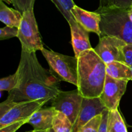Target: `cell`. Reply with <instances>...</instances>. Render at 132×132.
I'll return each mask as SVG.
<instances>
[{
    "mask_svg": "<svg viewBox=\"0 0 132 132\" xmlns=\"http://www.w3.org/2000/svg\"><path fill=\"white\" fill-rule=\"evenodd\" d=\"M110 111L106 109L102 113V120L99 132H108V120Z\"/></svg>",
    "mask_w": 132,
    "mask_h": 132,
    "instance_id": "484cf974",
    "label": "cell"
},
{
    "mask_svg": "<svg viewBox=\"0 0 132 132\" xmlns=\"http://www.w3.org/2000/svg\"><path fill=\"white\" fill-rule=\"evenodd\" d=\"M55 5L67 22L70 23L76 19L73 18L71 10L76 5L73 0H50Z\"/></svg>",
    "mask_w": 132,
    "mask_h": 132,
    "instance_id": "d6986e66",
    "label": "cell"
},
{
    "mask_svg": "<svg viewBox=\"0 0 132 132\" xmlns=\"http://www.w3.org/2000/svg\"><path fill=\"white\" fill-rule=\"evenodd\" d=\"M102 120V113L95 116L81 127L77 132H99Z\"/></svg>",
    "mask_w": 132,
    "mask_h": 132,
    "instance_id": "7402d4cb",
    "label": "cell"
},
{
    "mask_svg": "<svg viewBox=\"0 0 132 132\" xmlns=\"http://www.w3.org/2000/svg\"><path fill=\"white\" fill-rule=\"evenodd\" d=\"M50 101L48 99L27 101L17 103L0 118V128L15 122L28 120L34 112Z\"/></svg>",
    "mask_w": 132,
    "mask_h": 132,
    "instance_id": "52a82bcc",
    "label": "cell"
},
{
    "mask_svg": "<svg viewBox=\"0 0 132 132\" xmlns=\"http://www.w3.org/2000/svg\"><path fill=\"white\" fill-rule=\"evenodd\" d=\"M55 110L52 106L40 108L33 113L28 119L27 123L35 130H46L52 128V122Z\"/></svg>",
    "mask_w": 132,
    "mask_h": 132,
    "instance_id": "4fadbf2b",
    "label": "cell"
},
{
    "mask_svg": "<svg viewBox=\"0 0 132 132\" xmlns=\"http://www.w3.org/2000/svg\"><path fill=\"white\" fill-rule=\"evenodd\" d=\"M106 64L94 48L82 52L77 57V86L83 97H99L106 76Z\"/></svg>",
    "mask_w": 132,
    "mask_h": 132,
    "instance_id": "7a4b0ae2",
    "label": "cell"
},
{
    "mask_svg": "<svg viewBox=\"0 0 132 132\" xmlns=\"http://www.w3.org/2000/svg\"><path fill=\"white\" fill-rule=\"evenodd\" d=\"M128 81L125 79H116L106 75L103 92L99 96L106 109L109 111L118 109Z\"/></svg>",
    "mask_w": 132,
    "mask_h": 132,
    "instance_id": "9c48e42d",
    "label": "cell"
},
{
    "mask_svg": "<svg viewBox=\"0 0 132 132\" xmlns=\"http://www.w3.org/2000/svg\"><path fill=\"white\" fill-rule=\"evenodd\" d=\"M27 121L28 120H25V121L15 122L10 124V125H6V126L0 128V132H15L23 125L27 123Z\"/></svg>",
    "mask_w": 132,
    "mask_h": 132,
    "instance_id": "cb8c5ba5",
    "label": "cell"
},
{
    "mask_svg": "<svg viewBox=\"0 0 132 132\" xmlns=\"http://www.w3.org/2000/svg\"><path fill=\"white\" fill-rule=\"evenodd\" d=\"M73 125L65 114L55 110L52 122L55 132H72Z\"/></svg>",
    "mask_w": 132,
    "mask_h": 132,
    "instance_id": "ac0fdd59",
    "label": "cell"
},
{
    "mask_svg": "<svg viewBox=\"0 0 132 132\" xmlns=\"http://www.w3.org/2000/svg\"><path fill=\"white\" fill-rule=\"evenodd\" d=\"M16 72L18 83L15 89L9 92L5 100L9 103L41 99L52 101L61 91L59 87L60 79L41 66L36 52L21 50Z\"/></svg>",
    "mask_w": 132,
    "mask_h": 132,
    "instance_id": "6da1fadb",
    "label": "cell"
},
{
    "mask_svg": "<svg viewBox=\"0 0 132 132\" xmlns=\"http://www.w3.org/2000/svg\"><path fill=\"white\" fill-rule=\"evenodd\" d=\"M41 53L60 80L77 86V58L43 48Z\"/></svg>",
    "mask_w": 132,
    "mask_h": 132,
    "instance_id": "277c9868",
    "label": "cell"
},
{
    "mask_svg": "<svg viewBox=\"0 0 132 132\" xmlns=\"http://www.w3.org/2000/svg\"><path fill=\"white\" fill-rule=\"evenodd\" d=\"M108 132H128L126 124L118 109L110 111Z\"/></svg>",
    "mask_w": 132,
    "mask_h": 132,
    "instance_id": "2e32d148",
    "label": "cell"
},
{
    "mask_svg": "<svg viewBox=\"0 0 132 132\" xmlns=\"http://www.w3.org/2000/svg\"><path fill=\"white\" fill-rule=\"evenodd\" d=\"M106 109L100 97H83L81 110L76 122L72 128V132H77L81 127L87 123L95 116L101 114Z\"/></svg>",
    "mask_w": 132,
    "mask_h": 132,
    "instance_id": "30bf717a",
    "label": "cell"
},
{
    "mask_svg": "<svg viewBox=\"0 0 132 132\" xmlns=\"http://www.w3.org/2000/svg\"><path fill=\"white\" fill-rule=\"evenodd\" d=\"M125 63L129 66L132 65V43L126 44L123 48Z\"/></svg>",
    "mask_w": 132,
    "mask_h": 132,
    "instance_id": "d4e9b609",
    "label": "cell"
},
{
    "mask_svg": "<svg viewBox=\"0 0 132 132\" xmlns=\"http://www.w3.org/2000/svg\"><path fill=\"white\" fill-rule=\"evenodd\" d=\"M132 7V0H99L97 12L113 9L129 10Z\"/></svg>",
    "mask_w": 132,
    "mask_h": 132,
    "instance_id": "e0dca14e",
    "label": "cell"
},
{
    "mask_svg": "<svg viewBox=\"0 0 132 132\" xmlns=\"http://www.w3.org/2000/svg\"><path fill=\"white\" fill-rule=\"evenodd\" d=\"M126 44L114 36H103L99 37V43L94 50L106 64L113 61L125 63L123 48Z\"/></svg>",
    "mask_w": 132,
    "mask_h": 132,
    "instance_id": "ba28073f",
    "label": "cell"
},
{
    "mask_svg": "<svg viewBox=\"0 0 132 132\" xmlns=\"http://www.w3.org/2000/svg\"><path fill=\"white\" fill-rule=\"evenodd\" d=\"M18 83V74L15 72L13 75L3 77L0 80V91L10 92L17 87Z\"/></svg>",
    "mask_w": 132,
    "mask_h": 132,
    "instance_id": "ffe728a7",
    "label": "cell"
},
{
    "mask_svg": "<svg viewBox=\"0 0 132 132\" xmlns=\"http://www.w3.org/2000/svg\"><path fill=\"white\" fill-rule=\"evenodd\" d=\"M23 14L16 9L9 8L3 1H0V21L9 27L19 28Z\"/></svg>",
    "mask_w": 132,
    "mask_h": 132,
    "instance_id": "9a60e30c",
    "label": "cell"
},
{
    "mask_svg": "<svg viewBox=\"0 0 132 132\" xmlns=\"http://www.w3.org/2000/svg\"><path fill=\"white\" fill-rule=\"evenodd\" d=\"M18 32L19 28L17 27L6 26L1 28L0 29V40L3 41L14 37H18Z\"/></svg>",
    "mask_w": 132,
    "mask_h": 132,
    "instance_id": "603a6c76",
    "label": "cell"
},
{
    "mask_svg": "<svg viewBox=\"0 0 132 132\" xmlns=\"http://www.w3.org/2000/svg\"><path fill=\"white\" fill-rule=\"evenodd\" d=\"M128 16L130 18V20L132 21V7L128 10Z\"/></svg>",
    "mask_w": 132,
    "mask_h": 132,
    "instance_id": "4316f807",
    "label": "cell"
},
{
    "mask_svg": "<svg viewBox=\"0 0 132 132\" xmlns=\"http://www.w3.org/2000/svg\"><path fill=\"white\" fill-rule=\"evenodd\" d=\"M72 15L76 21L81 24L86 30L94 32L101 37L100 23L101 14L97 12H89L75 5L71 10Z\"/></svg>",
    "mask_w": 132,
    "mask_h": 132,
    "instance_id": "8fae6325",
    "label": "cell"
},
{
    "mask_svg": "<svg viewBox=\"0 0 132 132\" xmlns=\"http://www.w3.org/2000/svg\"><path fill=\"white\" fill-rule=\"evenodd\" d=\"M99 14L101 17V37L114 36L127 44L132 43V21L128 16V10L113 9Z\"/></svg>",
    "mask_w": 132,
    "mask_h": 132,
    "instance_id": "3957f363",
    "label": "cell"
},
{
    "mask_svg": "<svg viewBox=\"0 0 132 132\" xmlns=\"http://www.w3.org/2000/svg\"><path fill=\"white\" fill-rule=\"evenodd\" d=\"M130 67H131V71H132V65H131V66H130ZM131 81H132V80H131Z\"/></svg>",
    "mask_w": 132,
    "mask_h": 132,
    "instance_id": "f546056e",
    "label": "cell"
},
{
    "mask_svg": "<svg viewBox=\"0 0 132 132\" xmlns=\"http://www.w3.org/2000/svg\"><path fill=\"white\" fill-rule=\"evenodd\" d=\"M45 132H55V131L54 130V129L52 128H50V129H48V130H46Z\"/></svg>",
    "mask_w": 132,
    "mask_h": 132,
    "instance_id": "f1b7e54d",
    "label": "cell"
},
{
    "mask_svg": "<svg viewBox=\"0 0 132 132\" xmlns=\"http://www.w3.org/2000/svg\"><path fill=\"white\" fill-rule=\"evenodd\" d=\"M106 75L116 79L132 80V71L130 66L126 63L113 61L106 64Z\"/></svg>",
    "mask_w": 132,
    "mask_h": 132,
    "instance_id": "5bb4252c",
    "label": "cell"
},
{
    "mask_svg": "<svg viewBox=\"0 0 132 132\" xmlns=\"http://www.w3.org/2000/svg\"><path fill=\"white\" fill-rule=\"evenodd\" d=\"M7 4H12L15 9L23 14L27 10L34 9L36 0H2Z\"/></svg>",
    "mask_w": 132,
    "mask_h": 132,
    "instance_id": "44dd1931",
    "label": "cell"
},
{
    "mask_svg": "<svg viewBox=\"0 0 132 132\" xmlns=\"http://www.w3.org/2000/svg\"><path fill=\"white\" fill-rule=\"evenodd\" d=\"M46 130H32V131H27V132H45Z\"/></svg>",
    "mask_w": 132,
    "mask_h": 132,
    "instance_id": "83f0119b",
    "label": "cell"
},
{
    "mask_svg": "<svg viewBox=\"0 0 132 132\" xmlns=\"http://www.w3.org/2000/svg\"><path fill=\"white\" fill-rule=\"evenodd\" d=\"M18 37L22 50L28 52L41 51L43 48L37 23L34 14V9L27 10L23 14V18L19 27Z\"/></svg>",
    "mask_w": 132,
    "mask_h": 132,
    "instance_id": "5b68a950",
    "label": "cell"
},
{
    "mask_svg": "<svg viewBox=\"0 0 132 132\" xmlns=\"http://www.w3.org/2000/svg\"><path fill=\"white\" fill-rule=\"evenodd\" d=\"M72 36V45L75 57H78L85 50L92 49L89 39V32L85 29L76 20L69 23Z\"/></svg>",
    "mask_w": 132,
    "mask_h": 132,
    "instance_id": "7c38bea8",
    "label": "cell"
},
{
    "mask_svg": "<svg viewBox=\"0 0 132 132\" xmlns=\"http://www.w3.org/2000/svg\"><path fill=\"white\" fill-rule=\"evenodd\" d=\"M82 99L83 97L77 89L70 92L61 91L52 100V106L65 114L73 126L81 110Z\"/></svg>",
    "mask_w": 132,
    "mask_h": 132,
    "instance_id": "8992f818",
    "label": "cell"
}]
</instances>
